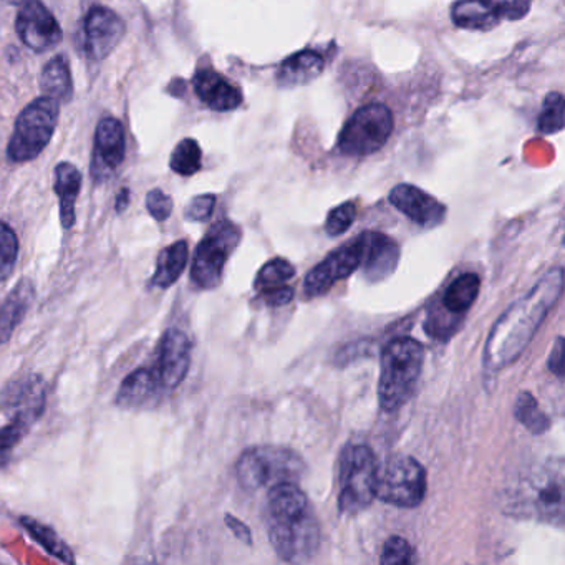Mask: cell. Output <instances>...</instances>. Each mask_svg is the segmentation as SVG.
I'll use <instances>...</instances> for the list:
<instances>
[{
  "instance_id": "6da1fadb",
  "label": "cell",
  "mask_w": 565,
  "mask_h": 565,
  "mask_svg": "<svg viewBox=\"0 0 565 565\" xmlns=\"http://www.w3.org/2000/svg\"><path fill=\"white\" fill-rule=\"evenodd\" d=\"M561 267L548 270L527 296L512 303L489 333L484 347V366L499 372L514 363L534 339L548 310L555 306L562 294Z\"/></svg>"
},
{
  "instance_id": "7a4b0ae2",
  "label": "cell",
  "mask_w": 565,
  "mask_h": 565,
  "mask_svg": "<svg viewBox=\"0 0 565 565\" xmlns=\"http://www.w3.org/2000/svg\"><path fill=\"white\" fill-rule=\"evenodd\" d=\"M267 531L274 551L282 561H307L319 548V521L309 498L296 482H280L270 488Z\"/></svg>"
},
{
  "instance_id": "3957f363",
  "label": "cell",
  "mask_w": 565,
  "mask_h": 565,
  "mask_svg": "<svg viewBox=\"0 0 565 565\" xmlns=\"http://www.w3.org/2000/svg\"><path fill=\"white\" fill-rule=\"evenodd\" d=\"M564 465L561 459L534 466L511 491V514L547 524H564Z\"/></svg>"
},
{
  "instance_id": "277c9868",
  "label": "cell",
  "mask_w": 565,
  "mask_h": 565,
  "mask_svg": "<svg viewBox=\"0 0 565 565\" xmlns=\"http://www.w3.org/2000/svg\"><path fill=\"white\" fill-rule=\"evenodd\" d=\"M423 362L425 349L416 340L402 337L386 343L379 382V402L385 412H396L412 398L422 375Z\"/></svg>"
},
{
  "instance_id": "5b68a950",
  "label": "cell",
  "mask_w": 565,
  "mask_h": 565,
  "mask_svg": "<svg viewBox=\"0 0 565 565\" xmlns=\"http://www.w3.org/2000/svg\"><path fill=\"white\" fill-rule=\"evenodd\" d=\"M307 466L300 455L284 446H256L246 449L236 465L241 486L249 491L273 488L280 482H297Z\"/></svg>"
},
{
  "instance_id": "8992f818",
  "label": "cell",
  "mask_w": 565,
  "mask_h": 565,
  "mask_svg": "<svg viewBox=\"0 0 565 565\" xmlns=\"http://www.w3.org/2000/svg\"><path fill=\"white\" fill-rule=\"evenodd\" d=\"M379 459L366 445H349L339 461V509L356 514L376 498Z\"/></svg>"
},
{
  "instance_id": "52a82bcc",
  "label": "cell",
  "mask_w": 565,
  "mask_h": 565,
  "mask_svg": "<svg viewBox=\"0 0 565 565\" xmlns=\"http://www.w3.org/2000/svg\"><path fill=\"white\" fill-rule=\"evenodd\" d=\"M58 120V102L49 97L32 102L15 121L14 135L9 143L11 161H32L51 143Z\"/></svg>"
},
{
  "instance_id": "ba28073f",
  "label": "cell",
  "mask_w": 565,
  "mask_h": 565,
  "mask_svg": "<svg viewBox=\"0 0 565 565\" xmlns=\"http://www.w3.org/2000/svg\"><path fill=\"white\" fill-rule=\"evenodd\" d=\"M393 115L386 105L369 104L359 108L343 127L339 150L347 157H369L385 147L392 137Z\"/></svg>"
},
{
  "instance_id": "9c48e42d",
  "label": "cell",
  "mask_w": 565,
  "mask_h": 565,
  "mask_svg": "<svg viewBox=\"0 0 565 565\" xmlns=\"http://www.w3.org/2000/svg\"><path fill=\"white\" fill-rule=\"evenodd\" d=\"M239 226L223 220L211 227L210 233L204 236L194 254L193 266H191V280L198 289H216L223 280L224 267L231 254L236 250L239 244Z\"/></svg>"
},
{
  "instance_id": "30bf717a",
  "label": "cell",
  "mask_w": 565,
  "mask_h": 565,
  "mask_svg": "<svg viewBox=\"0 0 565 565\" xmlns=\"http://www.w3.org/2000/svg\"><path fill=\"white\" fill-rule=\"evenodd\" d=\"M426 494V471L412 456H395L379 468L376 498L395 508L412 509Z\"/></svg>"
},
{
  "instance_id": "8fae6325",
  "label": "cell",
  "mask_w": 565,
  "mask_h": 565,
  "mask_svg": "<svg viewBox=\"0 0 565 565\" xmlns=\"http://www.w3.org/2000/svg\"><path fill=\"white\" fill-rule=\"evenodd\" d=\"M531 8V0H458L451 11L455 25L468 31H489L502 19L519 21Z\"/></svg>"
},
{
  "instance_id": "7c38bea8",
  "label": "cell",
  "mask_w": 565,
  "mask_h": 565,
  "mask_svg": "<svg viewBox=\"0 0 565 565\" xmlns=\"http://www.w3.org/2000/svg\"><path fill=\"white\" fill-rule=\"evenodd\" d=\"M191 350L193 345L190 337L183 330L170 329L163 333L151 366L161 392L178 388L186 379L191 365Z\"/></svg>"
},
{
  "instance_id": "4fadbf2b",
  "label": "cell",
  "mask_w": 565,
  "mask_h": 565,
  "mask_svg": "<svg viewBox=\"0 0 565 565\" xmlns=\"http://www.w3.org/2000/svg\"><path fill=\"white\" fill-rule=\"evenodd\" d=\"M362 264V239L355 237L317 264L306 277V294L320 297L329 292L337 282L352 276Z\"/></svg>"
},
{
  "instance_id": "5bb4252c",
  "label": "cell",
  "mask_w": 565,
  "mask_h": 565,
  "mask_svg": "<svg viewBox=\"0 0 565 565\" xmlns=\"http://www.w3.org/2000/svg\"><path fill=\"white\" fill-rule=\"evenodd\" d=\"M18 32L28 47L45 52L62 41V29L52 12L39 0H28L18 15Z\"/></svg>"
},
{
  "instance_id": "9a60e30c",
  "label": "cell",
  "mask_w": 565,
  "mask_h": 565,
  "mask_svg": "<svg viewBox=\"0 0 565 565\" xmlns=\"http://www.w3.org/2000/svg\"><path fill=\"white\" fill-rule=\"evenodd\" d=\"M125 24L111 9L94 8L85 19V52L94 61H104L120 44Z\"/></svg>"
},
{
  "instance_id": "2e32d148",
  "label": "cell",
  "mask_w": 565,
  "mask_h": 565,
  "mask_svg": "<svg viewBox=\"0 0 565 565\" xmlns=\"http://www.w3.org/2000/svg\"><path fill=\"white\" fill-rule=\"evenodd\" d=\"M388 200L399 213L405 214L409 221L425 230H433L445 221V204L413 184H398L393 188Z\"/></svg>"
},
{
  "instance_id": "e0dca14e",
  "label": "cell",
  "mask_w": 565,
  "mask_h": 565,
  "mask_svg": "<svg viewBox=\"0 0 565 565\" xmlns=\"http://www.w3.org/2000/svg\"><path fill=\"white\" fill-rule=\"evenodd\" d=\"M125 160V130L117 118H104L95 134V154L92 174L104 181L115 173Z\"/></svg>"
},
{
  "instance_id": "ac0fdd59",
  "label": "cell",
  "mask_w": 565,
  "mask_h": 565,
  "mask_svg": "<svg viewBox=\"0 0 565 565\" xmlns=\"http://www.w3.org/2000/svg\"><path fill=\"white\" fill-rule=\"evenodd\" d=\"M362 264L366 279L380 282L395 273L399 260V247L396 241L382 233H362Z\"/></svg>"
},
{
  "instance_id": "d6986e66",
  "label": "cell",
  "mask_w": 565,
  "mask_h": 565,
  "mask_svg": "<svg viewBox=\"0 0 565 565\" xmlns=\"http://www.w3.org/2000/svg\"><path fill=\"white\" fill-rule=\"evenodd\" d=\"M296 276V267L282 257L269 260L257 274L256 287L260 299L270 307L287 306L294 299V289L289 280Z\"/></svg>"
},
{
  "instance_id": "ffe728a7",
  "label": "cell",
  "mask_w": 565,
  "mask_h": 565,
  "mask_svg": "<svg viewBox=\"0 0 565 565\" xmlns=\"http://www.w3.org/2000/svg\"><path fill=\"white\" fill-rule=\"evenodd\" d=\"M198 98L211 110H236L243 104V94L239 88L230 84L227 78L214 71L198 72L193 81Z\"/></svg>"
},
{
  "instance_id": "44dd1931",
  "label": "cell",
  "mask_w": 565,
  "mask_h": 565,
  "mask_svg": "<svg viewBox=\"0 0 565 565\" xmlns=\"http://www.w3.org/2000/svg\"><path fill=\"white\" fill-rule=\"evenodd\" d=\"M45 409L44 382L39 376H28L24 382L15 386L14 393L8 403V412L11 422L31 428L32 423L41 418Z\"/></svg>"
},
{
  "instance_id": "7402d4cb",
  "label": "cell",
  "mask_w": 565,
  "mask_h": 565,
  "mask_svg": "<svg viewBox=\"0 0 565 565\" xmlns=\"http://www.w3.org/2000/svg\"><path fill=\"white\" fill-rule=\"evenodd\" d=\"M34 286L31 280L22 279L14 290L0 303V343L11 339L19 323L24 320L34 300Z\"/></svg>"
},
{
  "instance_id": "603a6c76",
  "label": "cell",
  "mask_w": 565,
  "mask_h": 565,
  "mask_svg": "<svg viewBox=\"0 0 565 565\" xmlns=\"http://www.w3.org/2000/svg\"><path fill=\"white\" fill-rule=\"evenodd\" d=\"M82 188V174L75 164H58L55 168V193L61 200V220L65 230H71L75 224V203Z\"/></svg>"
},
{
  "instance_id": "cb8c5ba5",
  "label": "cell",
  "mask_w": 565,
  "mask_h": 565,
  "mask_svg": "<svg viewBox=\"0 0 565 565\" xmlns=\"http://www.w3.org/2000/svg\"><path fill=\"white\" fill-rule=\"evenodd\" d=\"M323 67H326V62L317 52L303 51L284 61L277 78L284 87H299V85H307L319 78Z\"/></svg>"
},
{
  "instance_id": "d4e9b609",
  "label": "cell",
  "mask_w": 565,
  "mask_h": 565,
  "mask_svg": "<svg viewBox=\"0 0 565 565\" xmlns=\"http://www.w3.org/2000/svg\"><path fill=\"white\" fill-rule=\"evenodd\" d=\"M161 388L154 379L153 372L148 366L135 370L125 379L118 390L117 403L124 408H138L147 405L154 396L160 395Z\"/></svg>"
},
{
  "instance_id": "484cf974",
  "label": "cell",
  "mask_w": 565,
  "mask_h": 565,
  "mask_svg": "<svg viewBox=\"0 0 565 565\" xmlns=\"http://www.w3.org/2000/svg\"><path fill=\"white\" fill-rule=\"evenodd\" d=\"M188 257H190V247H188L186 241H178V243L168 246L158 256L157 269H154L151 286L158 287V289H168V287L173 286L186 269Z\"/></svg>"
},
{
  "instance_id": "4316f807",
  "label": "cell",
  "mask_w": 565,
  "mask_h": 565,
  "mask_svg": "<svg viewBox=\"0 0 565 565\" xmlns=\"http://www.w3.org/2000/svg\"><path fill=\"white\" fill-rule=\"evenodd\" d=\"M479 289H481V280L476 274H462L449 284L448 290L443 296V307L455 316H462L478 299Z\"/></svg>"
},
{
  "instance_id": "83f0119b",
  "label": "cell",
  "mask_w": 565,
  "mask_h": 565,
  "mask_svg": "<svg viewBox=\"0 0 565 565\" xmlns=\"http://www.w3.org/2000/svg\"><path fill=\"white\" fill-rule=\"evenodd\" d=\"M41 82L45 97L52 98L58 104L71 100L74 85H72L71 68L64 57L52 58L45 65Z\"/></svg>"
},
{
  "instance_id": "f1b7e54d",
  "label": "cell",
  "mask_w": 565,
  "mask_h": 565,
  "mask_svg": "<svg viewBox=\"0 0 565 565\" xmlns=\"http://www.w3.org/2000/svg\"><path fill=\"white\" fill-rule=\"evenodd\" d=\"M514 416L519 423H522L529 431L535 433V435L547 431L551 426L548 416L539 408L537 399L529 392H522L515 399Z\"/></svg>"
},
{
  "instance_id": "f546056e",
  "label": "cell",
  "mask_w": 565,
  "mask_h": 565,
  "mask_svg": "<svg viewBox=\"0 0 565 565\" xmlns=\"http://www.w3.org/2000/svg\"><path fill=\"white\" fill-rule=\"evenodd\" d=\"M201 148L196 140L186 138V140L178 143L171 153L170 167L174 173L181 177H193L201 170Z\"/></svg>"
},
{
  "instance_id": "4dcf8cb0",
  "label": "cell",
  "mask_w": 565,
  "mask_h": 565,
  "mask_svg": "<svg viewBox=\"0 0 565 565\" xmlns=\"http://www.w3.org/2000/svg\"><path fill=\"white\" fill-rule=\"evenodd\" d=\"M22 524L31 532L32 537H34L39 544L44 545L49 554L55 555V557L61 558L62 562H75L71 548L58 539V535L55 534V531H52L51 527L29 518L22 519Z\"/></svg>"
},
{
  "instance_id": "1f68e13d",
  "label": "cell",
  "mask_w": 565,
  "mask_h": 565,
  "mask_svg": "<svg viewBox=\"0 0 565 565\" xmlns=\"http://www.w3.org/2000/svg\"><path fill=\"white\" fill-rule=\"evenodd\" d=\"M564 97L561 94H548L539 117L537 130L542 135H555L564 130Z\"/></svg>"
},
{
  "instance_id": "d6a6232c",
  "label": "cell",
  "mask_w": 565,
  "mask_h": 565,
  "mask_svg": "<svg viewBox=\"0 0 565 565\" xmlns=\"http://www.w3.org/2000/svg\"><path fill=\"white\" fill-rule=\"evenodd\" d=\"M19 256V239L12 227L0 223V282L14 270Z\"/></svg>"
},
{
  "instance_id": "836d02e7",
  "label": "cell",
  "mask_w": 565,
  "mask_h": 565,
  "mask_svg": "<svg viewBox=\"0 0 565 565\" xmlns=\"http://www.w3.org/2000/svg\"><path fill=\"white\" fill-rule=\"evenodd\" d=\"M380 562L383 565H406L415 562V552L406 539L399 535H393L383 545L382 557Z\"/></svg>"
},
{
  "instance_id": "e575fe53",
  "label": "cell",
  "mask_w": 565,
  "mask_h": 565,
  "mask_svg": "<svg viewBox=\"0 0 565 565\" xmlns=\"http://www.w3.org/2000/svg\"><path fill=\"white\" fill-rule=\"evenodd\" d=\"M356 206L349 201V203L340 204L335 210L330 211L327 216L326 231L329 236L337 237L340 234L347 233L355 223Z\"/></svg>"
},
{
  "instance_id": "d590c367",
  "label": "cell",
  "mask_w": 565,
  "mask_h": 565,
  "mask_svg": "<svg viewBox=\"0 0 565 565\" xmlns=\"http://www.w3.org/2000/svg\"><path fill=\"white\" fill-rule=\"evenodd\" d=\"M28 429V426L15 422H11L9 425L0 428V466L9 461L12 451L21 443V439L24 438Z\"/></svg>"
},
{
  "instance_id": "8d00e7d4",
  "label": "cell",
  "mask_w": 565,
  "mask_h": 565,
  "mask_svg": "<svg viewBox=\"0 0 565 565\" xmlns=\"http://www.w3.org/2000/svg\"><path fill=\"white\" fill-rule=\"evenodd\" d=\"M214 206H216L214 194H201V196L194 198L190 206L186 207V217L194 223H204L210 220Z\"/></svg>"
},
{
  "instance_id": "74e56055",
  "label": "cell",
  "mask_w": 565,
  "mask_h": 565,
  "mask_svg": "<svg viewBox=\"0 0 565 565\" xmlns=\"http://www.w3.org/2000/svg\"><path fill=\"white\" fill-rule=\"evenodd\" d=\"M147 207L151 216L157 221H167L173 213V201L161 190H153L148 193Z\"/></svg>"
},
{
  "instance_id": "f35d334b",
  "label": "cell",
  "mask_w": 565,
  "mask_h": 565,
  "mask_svg": "<svg viewBox=\"0 0 565 565\" xmlns=\"http://www.w3.org/2000/svg\"><path fill=\"white\" fill-rule=\"evenodd\" d=\"M548 369L558 379H562V375H564V339L562 337H558L554 349H552L551 356H548Z\"/></svg>"
},
{
  "instance_id": "ab89813d",
  "label": "cell",
  "mask_w": 565,
  "mask_h": 565,
  "mask_svg": "<svg viewBox=\"0 0 565 565\" xmlns=\"http://www.w3.org/2000/svg\"><path fill=\"white\" fill-rule=\"evenodd\" d=\"M226 524L227 527L231 529V532H233V534L236 535V537L239 539V541H243L244 544H253V534H250V529L247 527V525L244 524L243 521H239V519L234 518V515L227 514Z\"/></svg>"
},
{
  "instance_id": "60d3db41",
  "label": "cell",
  "mask_w": 565,
  "mask_h": 565,
  "mask_svg": "<svg viewBox=\"0 0 565 565\" xmlns=\"http://www.w3.org/2000/svg\"><path fill=\"white\" fill-rule=\"evenodd\" d=\"M128 200H130V191H128L127 188H125V190H121V193L118 194V198H117L118 213H121V211L127 210Z\"/></svg>"
},
{
  "instance_id": "b9f144b4",
  "label": "cell",
  "mask_w": 565,
  "mask_h": 565,
  "mask_svg": "<svg viewBox=\"0 0 565 565\" xmlns=\"http://www.w3.org/2000/svg\"><path fill=\"white\" fill-rule=\"evenodd\" d=\"M6 2L12 6H22L24 2H28V0H6Z\"/></svg>"
}]
</instances>
